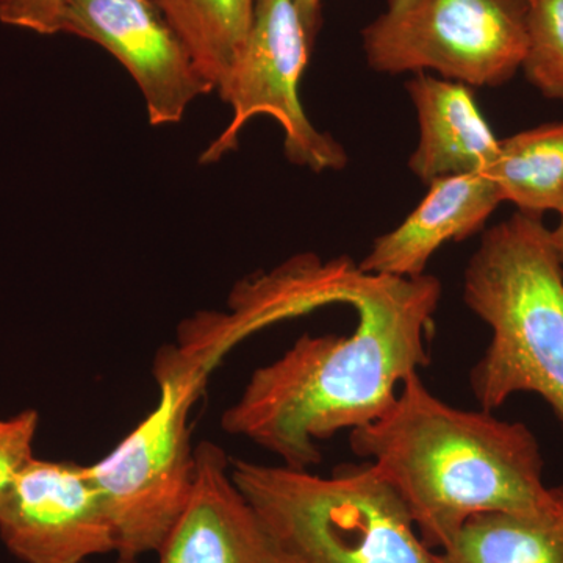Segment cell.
I'll use <instances>...</instances> for the list:
<instances>
[{
    "mask_svg": "<svg viewBox=\"0 0 563 563\" xmlns=\"http://www.w3.org/2000/svg\"><path fill=\"white\" fill-rule=\"evenodd\" d=\"M503 202L523 213L563 217V121L547 122L499 140L488 169Z\"/></svg>",
    "mask_w": 563,
    "mask_h": 563,
    "instance_id": "14",
    "label": "cell"
},
{
    "mask_svg": "<svg viewBox=\"0 0 563 563\" xmlns=\"http://www.w3.org/2000/svg\"><path fill=\"white\" fill-rule=\"evenodd\" d=\"M0 539L24 563H81L118 550L90 468L36 457L0 493Z\"/></svg>",
    "mask_w": 563,
    "mask_h": 563,
    "instance_id": "8",
    "label": "cell"
},
{
    "mask_svg": "<svg viewBox=\"0 0 563 563\" xmlns=\"http://www.w3.org/2000/svg\"><path fill=\"white\" fill-rule=\"evenodd\" d=\"M233 483L280 543L303 563H442L376 466L331 476L235 461Z\"/></svg>",
    "mask_w": 563,
    "mask_h": 563,
    "instance_id": "4",
    "label": "cell"
},
{
    "mask_svg": "<svg viewBox=\"0 0 563 563\" xmlns=\"http://www.w3.org/2000/svg\"><path fill=\"white\" fill-rule=\"evenodd\" d=\"M551 240H553L555 252H558L563 265V217H561V221L555 225V229L551 231Z\"/></svg>",
    "mask_w": 563,
    "mask_h": 563,
    "instance_id": "20",
    "label": "cell"
},
{
    "mask_svg": "<svg viewBox=\"0 0 563 563\" xmlns=\"http://www.w3.org/2000/svg\"><path fill=\"white\" fill-rule=\"evenodd\" d=\"M38 426L40 413L33 409L0 420V493L35 457L33 443Z\"/></svg>",
    "mask_w": 563,
    "mask_h": 563,
    "instance_id": "17",
    "label": "cell"
},
{
    "mask_svg": "<svg viewBox=\"0 0 563 563\" xmlns=\"http://www.w3.org/2000/svg\"><path fill=\"white\" fill-rule=\"evenodd\" d=\"M195 453L191 498L158 550V563H303L233 483L225 451L202 442Z\"/></svg>",
    "mask_w": 563,
    "mask_h": 563,
    "instance_id": "10",
    "label": "cell"
},
{
    "mask_svg": "<svg viewBox=\"0 0 563 563\" xmlns=\"http://www.w3.org/2000/svg\"><path fill=\"white\" fill-rule=\"evenodd\" d=\"M66 0H0V22L40 35L62 32Z\"/></svg>",
    "mask_w": 563,
    "mask_h": 563,
    "instance_id": "18",
    "label": "cell"
},
{
    "mask_svg": "<svg viewBox=\"0 0 563 563\" xmlns=\"http://www.w3.org/2000/svg\"><path fill=\"white\" fill-rule=\"evenodd\" d=\"M501 202V192L488 174L433 180L417 209L398 228L377 236L358 266L384 276H422L440 247L483 231Z\"/></svg>",
    "mask_w": 563,
    "mask_h": 563,
    "instance_id": "11",
    "label": "cell"
},
{
    "mask_svg": "<svg viewBox=\"0 0 563 563\" xmlns=\"http://www.w3.org/2000/svg\"><path fill=\"white\" fill-rule=\"evenodd\" d=\"M528 2V51L521 70L544 98L563 102V0Z\"/></svg>",
    "mask_w": 563,
    "mask_h": 563,
    "instance_id": "16",
    "label": "cell"
},
{
    "mask_svg": "<svg viewBox=\"0 0 563 563\" xmlns=\"http://www.w3.org/2000/svg\"><path fill=\"white\" fill-rule=\"evenodd\" d=\"M62 32L99 44L128 69L155 128L177 124L214 91L154 0H66Z\"/></svg>",
    "mask_w": 563,
    "mask_h": 563,
    "instance_id": "9",
    "label": "cell"
},
{
    "mask_svg": "<svg viewBox=\"0 0 563 563\" xmlns=\"http://www.w3.org/2000/svg\"><path fill=\"white\" fill-rule=\"evenodd\" d=\"M442 282L363 272L347 262L339 303L357 322L350 335H302L282 357L252 373L222 413L225 432L244 437L292 470L321 462L318 442L387 412L398 388L431 362L428 336Z\"/></svg>",
    "mask_w": 563,
    "mask_h": 563,
    "instance_id": "1",
    "label": "cell"
},
{
    "mask_svg": "<svg viewBox=\"0 0 563 563\" xmlns=\"http://www.w3.org/2000/svg\"><path fill=\"white\" fill-rule=\"evenodd\" d=\"M295 3L298 7L299 14H301L307 35L314 44L321 29L322 0H295Z\"/></svg>",
    "mask_w": 563,
    "mask_h": 563,
    "instance_id": "19",
    "label": "cell"
},
{
    "mask_svg": "<svg viewBox=\"0 0 563 563\" xmlns=\"http://www.w3.org/2000/svg\"><path fill=\"white\" fill-rule=\"evenodd\" d=\"M439 554L442 563H563V484L539 509L476 515Z\"/></svg>",
    "mask_w": 563,
    "mask_h": 563,
    "instance_id": "13",
    "label": "cell"
},
{
    "mask_svg": "<svg viewBox=\"0 0 563 563\" xmlns=\"http://www.w3.org/2000/svg\"><path fill=\"white\" fill-rule=\"evenodd\" d=\"M417 110L420 140L409 168L424 185L443 177L487 174L499 140L474 99L473 88L432 74L406 81Z\"/></svg>",
    "mask_w": 563,
    "mask_h": 563,
    "instance_id": "12",
    "label": "cell"
},
{
    "mask_svg": "<svg viewBox=\"0 0 563 563\" xmlns=\"http://www.w3.org/2000/svg\"><path fill=\"white\" fill-rule=\"evenodd\" d=\"M155 377L161 387L155 409L109 455L88 465L117 532L120 563L158 553L195 487L188 418L209 376L161 354Z\"/></svg>",
    "mask_w": 563,
    "mask_h": 563,
    "instance_id": "5",
    "label": "cell"
},
{
    "mask_svg": "<svg viewBox=\"0 0 563 563\" xmlns=\"http://www.w3.org/2000/svg\"><path fill=\"white\" fill-rule=\"evenodd\" d=\"M352 453L376 466L426 547L442 551L488 512H529L550 498L539 440L525 422L450 406L412 374L383 417L350 432Z\"/></svg>",
    "mask_w": 563,
    "mask_h": 563,
    "instance_id": "2",
    "label": "cell"
},
{
    "mask_svg": "<svg viewBox=\"0 0 563 563\" xmlns=\"http://www.w3.org/2000/svg\"><path fill=\"white\" fill-rule=\"evenodd\" d=\"M463 301L492 329L470 374L481 409L536 393L563 431V265L542 217L517 211L484 233L463 274Z\"/></svg>",
    "mask_w": 563,
    "mask_h": 563,
    "instance_id": "3",
    "label": "cell"
},
{
    "mask_svg": "<svg viewBox=\"0 0 563 563\" xmlns=\"http://www.w3.org/2000/svg\"><path fill=\"white\" fill-rule=\"evenodd\" d=\"M214 90L250 33L255 0H154Z\"/></svg>",
    "mask_w": 563,
    "mask_h": 563,
    "instance_id": "15",
    "label": "cell"
},
{
    "mask_svg": "<svg viewBox=\"0 0 563 563\" xmlns=\"http://www.w3.org/2000/svg\"><path fill=\"white\" fill-rule=\"evenodd\" d=\"M528 16V0H387L363 29V54L374 73L498 88L523 66Z\"/></svg>",
    "mask_w": 563,
    "mask_h": 563,
    "instance_id": "6",
    "label": "cell"
},
{
    "mask_svg": "<svg viewBox=\"0 0 563 563\" xmlns=\"http://www.w3.org/2000/svg\"><path fill=\"white\" fill-rule=\"evenodd\" d=\"M313 46L295 0H255L243 49L217 90L231 107V122L203 151L202 165L236 151L244 125L261 114L279 122L292 165L317 174L347 165L342 144L314 128L302 106L301 80Z\"/></svg>",
    "mask_w": 563,
    "mask_h": 563,
    "instance_id": "7",
    "label": "cell"
}]
</instances>
